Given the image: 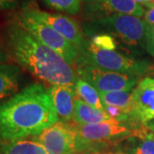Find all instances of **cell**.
I'll return each instance as SVG.
<instances>
[{
    "instance_id": "obj_14",
    "label": "cell",
    "mask_w": 154,
    "mask_h": 154,
    "mask_svg": "<svg viewBox=\"0 0 154 154\" xmlns=\"http://www.w3.org/2000/svg\"><path fill=\"white\" fill-rule=\"evenodd\" d=\"M21 69L16 65L0 63V99L11 96L18 91Z\"/></svg>"
},
{
    "instance_id": "obj_15",
    "label": "cell",
    "mask_w": 154,
    "mask_h": 154,
    "mask_svg": "<svg viewBox=\"0 0 154 154\" xmlns=\"http://www.w3.org/2000/svg\"><path fill=\"white\" fill-rule=\"evenodd\" d=\"M0 154H49L41 144L33 140H17L4 142Z\"/></svg>"
},
{
    "instance_id": "obj_24",
    "label": "cell",
    "mask_w": 154,
    "mask_h": 154,
    "mask_svg": "<svg viewBox=\"0 0 154 154\" xmlns=\"http://www.w3.org/2000/svg\"><path fill=\"white\" fill-rule=\"evenodd\" d=\"M142 5L146 6L147 8L154 6V0H142Z\"/></svg>"
},
{
    "instance_id": "obj_22",
    "label": "cell",
    "mask_w": 154,
    "mask_h": 154,
    "mask_svg": "<svg viewBox=\"0 0 154 154\" xmlns=\"http://www.w3.org/2000/svg\"><path fill=\"white\" fill-rule=\"evenodd\" d=\"M18 4L19 0H0V11L15 9Z\"/></svg>"
},
{
    "instance_id": "obj_7",
    "label": "cell",
    "mask_w": 154,
    "mask_h": 154,
    "mask_svg": "<svg viewBox=\"0 0 154 154\" xmlns=\"http://www.w3.org/2000/svg\"><path fill=\"white\" fill-rule=\"evenodd\" d=\"M76 69L79 78L102 93L133 91L139 80V77L106 70L93 65H77Z\"/></svg>"
},
{
    "instance_id": "obj_12",
    "label": "cell",
    "mask_w": 154,
    "mask_h": 154,
    "mask_svg": "<svg viewBox=\"0 0 154 154\" xmlns=\"http://www.w3.org/2000/svg\"><path fill=\"white\" fill-rule=\"evenodd\" d=\"M52 104L54 105L58 117L63 122L73 120L75 90V87L69 85H54L48 89Z\"/></svg>"
},
{
    "instance_id": "obj_20",
    "label": "cell",
    "mask_w": 154,
    "mask_h": 154,
    "mask_svg": "<svg viewBox=\"0 0 154 154\" xmlns=\"http://www.w3.org/2000/svg\"><path fill=\"white\" fill-rule=\"evenodd\" d=\"M90 42L100 49L116 51L118 47V45L115 40V38L111 37L110 35L104 34V33L94 34L91 36Z\"/></svg>"
},
{
    "instance_id": "obj_9",
    "label": "cell",
    "mask_w": 154,
    "mask_h": 154,
    "mask_svg": "<svg viewBox=\"0 0 154 154\" xmlns=\"http://www.w3.org/2000/svg\"><path fill=\"white\" fill-rule=\"evenodd\" d=\"M25 7L33 16L49 25L57 33L65 38L68 42L74 45L77 51L82 48L87 39L84 38L82 29L75 20L64 15L41 11L29 5H25Z\"/></svg>"
},
{
    "instance_id": "obj_11",
    "label": "cell",
    "mask_w": 154,
    "mask_h": 154,
    "mask_svg": "<svg viewBox=\"0 0 154 154\" xmlns=\"http://www.w3.org/2000/svg\"><path fill=\"white\" fill-rule=\"evenodd\" d=\"M134 116L142 124L154 119V78L146 77L132 92Z\"/></svg>"
},
{
    "instance_id": "obj_16",
    "label": "cell",
    "mask_w": 154,
    "mask_h": 154,
    "mask_svg": "<svg viewBox=\"0 0 154 154\" xmlns=\"http://www.w3.org/2000/svg\"><path fill=\"white\" fill-rule=\"evenodd\" d=\"M132 92L133 91H117L110 93L99 92V94L104 105L119 108L134 117L133 110Z\"/></svg>"
},
{
    "instance_id": "obj_19",
    "label": "cell",
    "mask_w": 154,
    "mask_h": 154,
    "mask_svg": "<svg viewBox=\"0 0 154 154\" xmlns=\"http://www.w3.org/2000/svg\"><path fill=\"white\" fill-rule=\"evenodd\" d=\"M138 143L134 146L133 154H154V134L149 132L136 137Z\"/></svg>"
},
{
    "instance_id": "obj_13",
    "label": "cell",
    "mask_w": 154,
    "mask_h": 154,
    "mask_svg": "<svg viewBox=\"0 0 154 154\" xmlns=\"http://www.w3.org/2000/svg\"><path fill=\"white\" fill-rule=\"evenodd\" d=\"M110 119L105 112L88 105L81 99L76 98L75 101V110L73 121L78 125H90Z\"/></svg>"
},
{
    "instance_id": "obj_6",
    "label": "cell",
    "mask_w": 154,
    "mask_h": 154,
    "mask_svg": "<svg viewBox=\"0 0 154 154\" xmlns=\"http://www.w3.org/2000/svg\"><path fill=\"white\" fill-rule=\"evenodd\" d=\"M16 20L38 41L62 56L70 66L76 63L78 51L75 46L49 25L33 16L25 6L17 14Z\"/></svg>"
},
{
    "instance_id": "obj_27",
    "label": "cell",
    "mask_w": 154,
    "mask_h": 154,
    "mask_svg": "<svg viewBox=\"0 0 154 154\" xmlns=\"http://www.w3.org/2000/svg\"><path fill=\"white\" fill-rule=\"evenodd\" d=\"M136 2H137L138 4H140V5H142V0H135Z\"/></svg>"
},
{
    "instance_id": "obj_8",
    "label": "cell",
    "mask_w": 154,
    "mask_h": 154,
    "mask_svg": "<svg viewBox=\"0 0 154 154\" xmlns=\"http://www.w3.org/2000/svg\"><path fill=\"white\" fill-rule=\"evenodd\" d=\"M33 139L49 154H74L77 152L76 133L68 122H57Z\"/></svg>"
},
{
    "instance_id": "obj_2",
    "label": "cell",
    "mask_w": 154,
    "mask_h": 154,
    "mask_svg": "<svg viewBox=\"0 0 154 154\" xmlns=\"http://www.w3.org/2000/svg\"><path fill=\"white\" fill-rule=\"evenodd\" d=\"M11 53L17 62L41 82L75 87L78 76L54 50L42 44L15 20L7 28Z\"/></svg>"
},
{
    "instance_id": "obj_10",
    "label": "cell",
    "mask_w": 154,
    "mask_h": 154,
    "mask_svg": "<svg viewBox=\"0 0 154 154\" xmlns=\"http://www.w3.org/2000/svg\"><path fill=\"white\" fill-rule=\"evenodd\" d=\"M85 16L90 20L115 14L143 17L144 8L135 0H82Z\"/></svg>"
},
{
    "instance_id": "obj_5",
    "label": "cell",
    "mask_w": 154,
    "mask_h": 154,
    "mask_svg": "<svg viewBox=\"0 0 154 154\" xmlns=\"http://www.w3.org/2000/svg\"><path fill=\"white\" fill-rule=\"evenodd\" d=\"M77 65H93L110 71L140 77L150 70L148 63L134 59L117 51L100 49L87 40L78 51Z\"/></svg>"
},
{
    "instance_id": "obj_26",
    "label": "cell",
    "mask_w": 154,
    "mask_h": 154,
    "mask_svg": "<svg viewBox=\"0 0 154 154\" xmlns=\"http://www.w3.org/2000/svg\"><path fill=\"white\" fill-rule=\"evenodd\" d=\"M146 125H147V127L150 128V130L153 133V134H154V121L150 122H148Z\"/></svg>"
},
{
    "instance_id": "obj_1",
    "label": "cell",
    "mask_w": 154,
    "mask_h": 154,
    "mask_svg": "<svg viewBox=\"0 0 154 154\" xmlns=\"http://www.w3.org/2000/svg\"><path fill=\"white\" fill-rule=\"evenodd\" d=\"M58 121L48 89L33 83L0 104V140L34 137Z\"/></svg>"
},
{
    "instance_id": "obj_18",
    "label": "cell",
    "mask_w": 154,
    "mask_h": 154,
    "mask_svg": "<svg viewBox=\"0 0 154 154\" xmlns=\"http://www.w3.org/2000/svg\"><path fill=\"white\" fill-rule=\"evenodd\" d=\"M46 5L56 11L65 12L70 15L78 14L82 0H43Z\"/></svg>"
},
{
    "instance_id": "obj_25",
    "label": "cell",
    "mask_w": 154,
    "mask_h": 154,
    "mask_svg": "<svg viewBox=\"0 0 154 154\" xmlns=\"http://www.w3.org/2000/svg\"><path fill=\"white\" fill-rule=\"evenodd\" d=\"M5 61H6L5 53L2 50L0 49V63H4V62H5Z\"/></svg>"
},
{
    "instance_id": "obj_4",
    "label": "cell",
    "mask_w": 154,
    "mask_h": 154,
    "mask_svg": "<svg viewBox=\"0 0 154 154\" xmlns=\"http://www.w3.org/2000/svg\"><path fill=\"white\" fill-rule=\"evenodd\" d=\"M83 31L88 36L108 34L124 46L140 47L146 50V22L140 17L130 15L115 14L89 20L83 23Z\"/></svg>"
},
{
    "instance_id": "obj_17",
    "label": "cell",
    "mask_w": 154,
    "mask_h": 154,
    "mask_svg": "<svg viewBox=\"0 0 154 154\" xmlns=\"http://www.w3.org/2000/svg\"><path fill=\"white\" fill-rule=\"evenodd\" d=\"M75 90L79 99L98 110L105 111V107L100 99L99 92L89 83L78 77L75 86Z\"/></svg>"
},
{
    "instance_id": "obj_23",
    "label": "cell",
    "mask_w": 154,
    "mask_h": 154,
    "mask_svg": "<svg viewBox=\"0 0 154 154\" xmlns=\"http://www.w3.org/2000/svg\"><path fill=\"white\" fill-rule=\"evenodd\" d=\"M144 21L149 25H154V6L148 7L144 14Z\"/></svg>"
},
{
    "instance_id": "obj_3",
    "label": "cell",
    "mask_w": 154,
    "mask_h": 154,
    "mask_svg": "<svg viewBox=\"0 0 154 154\" xmlns=\"http://www.w3.org/2000/svg\"><path fill=\"white\" fill-rule=\"evenodd\" d=\"M72 126L76 133L77 152L108 145L128 137H139L151 132L146 124H142L136 119L110 118L95 124Z\"/></svg>"
},
{
    "instance_id": "obj_21",
    "label": "cell",
    "mask_w": 154,
    "mask_h": 154,
    "mask_svg": "<svg viewBox=\"0 0 154 154\" xmlns=\"http://www.w3.org/2000/svg\"><path fill=\"white\" fill-rule=\"evenodd\" d=\"M146 50L149 54L154 57V25L146 23Z\"/></svg>"
},
{
    "instance_id": "obj_28",
    "label": "cell",
    "mask_w": 154,
    "mask_h": 154,
    "mask_svg": "<svg viewBox=\"0 0 154 154\" xmlns=\"http://www.w3.org/2000/svg\"><path fill=\"white\" fill-rule=\"evenodd\" d=\"M108 154H122V153H108Z\"/></svg>"
}]
</instances>
